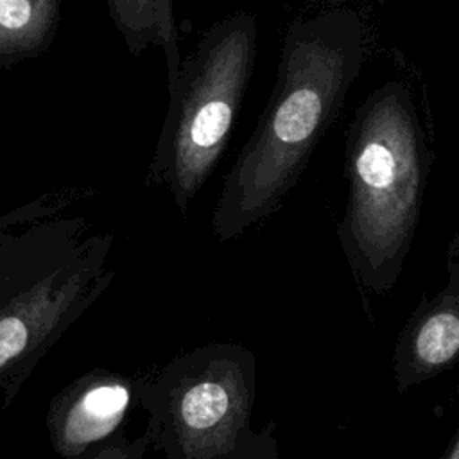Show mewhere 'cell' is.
<instances>
[{
	"label": "cell",
	"instance_id": "11",
	"mask_svg": "<svg viewBox=\"0 0 459 459\" xmlns=\"http://www.w3.org/2000/svg\"><path fill=\"white\" fill-rule=\"evenodd\" d=\"M441 459H459V430H457V434L454 436L452 443L448 445V448H446V452L443 454Z\"/></svg>",
	"mask_w": 459,
	"mask_h": 459
},
{
	"label": "cell",
	"instance_id": "2",
	"mask_svg": "<svg viewBox=\"0 0 459 459\" xmlns=\"http://www.w3.org/2000/svg\"><path fill=\"white\" fill-rule=\"evenodd\" d=\"M346 75L344 50L317 22L290 27L269 102L219 192L217 240L240 237L278 208L330 122Z\"/></svg>",
	"mask_w": 459,
	"mask_h": 459
},
{
	"label": "cell",
	"instance_id": "9",
	"mask_svg": "<svg viewBox=\"0 0 459 459\" xmlns=\"http://www.w3.org/2000/svg\"><path fill=\"white\" fill-rule=\"evenodd\" d=\"M61 5L63 0H0V70L50 48Z\"/></svg>",
	"mask_w": 459,
	"mask_h": 459
},
{
	"label": "cell",
	"instance_id": "3",
	"mask_svg": "<svg viewBox=\"0 0 459 459\" xmlns=\"http://www.w3.org/2000/svg\"><path fill=\"white\" fill-rule=\"evenodd\" d=\"M151 446L165 459H280L274 425L253 429L256 359L208 342L134 377Z\"/></svg>",
	"mask_w": 459,
	"mask_h": 459
},
{
	"label": "cell",
	"instance_id": "7",
	"mask_svg": "<svg viewBox=\"0 0 459 459\" xmlns=\"http://www.w3.org/2000/svg\"><path fill=\"white\" fill-rule=\"evenodd\" d=\"M446 274V285L416 307L398 337L393 369L400 393L459 362V233L448 247Z\"/></svg>",
	"mask_w": 459,
	"mask_h": 459
},
{
	"label": "cell",
	"instance_id": "5",
	"mask_svg": "<svg viewBox=\"0 0 459 459\" xmlns=\"http://www.w3.org/2000/svg\"><path fill=\"white\" fill-rule=\"evenodd\" d=\"M256 20L237 11L213 23L181 59L145 174L185 215L222 158L256 57Z\"/></svg>",
	"mask_w": 459,
	"mask_h": 459
},
{
	"label": "cell",
	"instance_id": "6",
	"mask_svg": "<svg viewBox=\"0 0 459 459\" xmlns=\"http://www.w3.org/2000/svg\"><path fill=\"white\" fill-rule=\"evenodd\" d=\"M133 402L134 377L102 368L81 375L48 403L45 425L54 452L61 459H74L120 432Z\"/></svg>",
	"mask_w": 459,
	"mask_h": 459
},
{
	"label": "cell",
	"instance_id": "10",
	"mask_svg": "<svg viewBox=\"0 0 459 459\" xmlns=\"http://www.w3.org/2000/svg\"><path fill=\"white\" fill-rule=\"evenodd\" d=\"M149 448L151 436L147 429H143L138 437H129L120 430L111 437L91 445L74 459H143Z\"/></svg>",
	"mask_w": 459,
	"mask_h": 459
},
{
	"label": "cell",
	"instance_id": "4",
	"mask_svg": "<svg viewBox=\"0 0 459 459\" xmlns=\"http://www.w3.org/2000/svg\"><path fill=\"white\" fill-rule=\"evenodd\" d=\"M423 154L416 122L398 93L364 113L350 149V197L339 240L355 278L375 294L396 283L414 237Z\"/></svg>",
	"mask_w": 459,
	"mask_h": 459
},
{
	"label": "cell",
	"instance_id": "8",
	"mask_svg": "<svg viewBox=\"0 0 459 459\" xmlns=\"http://www.w3.org/2000/svg\"><path fill=\"white\" fill-rule=\"evenodd\" d=\"M108 14L133 57L149 47H161L167 86L176 79L181 57L172 0H106Z\"/></svg>",
	"mask_w": 459,
	"mask_h": 459
},
{
	"label": "cell",
	"instance_id": "1",
	"mask_svg": "<svg viewBox=\"0 0 459 459\" xmlns=\"http://www.w3.org/2000/svg\"><path fill=\"white\" fill-rule=\"evenodd\" d=\"M63 199H38L0 217V393L18 391L115 278L113 235L61 217Z\"/></svg>",
	"mask_w": 459,
	"mask_h": 459
}]
</instances>
